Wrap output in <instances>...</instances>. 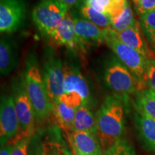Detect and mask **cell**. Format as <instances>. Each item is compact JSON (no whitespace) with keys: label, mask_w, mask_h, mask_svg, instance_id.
<instances>
[{"label":"cell","mask_w":155,"mask_h":155,"mask_svg":"<svg viewBox=\"0 0 155 155\" xmlns=\"http://www.w3.org/2000/svg\"><path fill=\"white\" fill-rule=\"evenodd\" d=\"M98 3L104 7L106 12L108 15L111 9L114 8L115 6L114 5L113 0H98Z\"/></svg>","instance_id":"f1b7e54d"},{"label":"cell","mask_w":155,"mask_h":155,"mask_svg":"<svg viewBox=\"0 0 155 155\" xmlns=\"http://www.w3.org/2000/svg\"><path fill=\"white\" fill-rule=\"evenodd\" d=\"M135 11L140 17L155 10V0H138L134 4Z\"/></svg>","instance_id":"484cf974"},{"label":"cell","mask_w":155,"mask_h":155,"mask_svg":"<svg viewBox=\"0 0 155 155\" xmlns=\"http://www.w3.org/2000/svg\"><path fill=\"white\" fill-rule=\"evenodd\" d=\"M17 55L15 45L9 37H3L0 42V72L3 76L9 75L17 66Z\"/></svg>","instance_id":"2e32d148"},{"label":"cell","mask_w":155,"mask_h":155,"mask_svg":"<svg viewBox=\"0 0 155 155\" xmlns=\"http://www.w3.org/2000/svg\"><path fill=\"white\" fill-rule=\"evenodd\" d=\"M111 28L119 32L133 26L137 22L134 17L133 11L130 5H127L119 14L110 18Z\"/></svg>","instance_id":"ffe728a7"},{"label":"cell","mask_w":155,"mask_h":155,"mask_svg":"<svg viewBox=\"0 0 155 155\" xmlns=\"http://www.w3.org/2000/svg\"><path fill=\"white\" fill-rule=\"evenodd\" d=\"M104 155H137L134 150L127 141L120 139L109 150L104 152Z\"/></svg>","instance_id":"603a6c76"},{"label":"cell","mask_w":155,"mask_h":155,"mask_svg":"<svg viewBox=\"0 0 155 155\" xmlns=\"http://www.w3.org/2000/svg\"><path fill=\"white\" fill-rule=\"evenodd\" d=\"M104 42L137 80L139 91L144 90L146 59L137 50L122 42L118 38L116 31L111 28L104 29Z\"/></svg>","instance_id":"5b68a950"},{"label":"cell","mask_w":155,"mask_h":155,"mask_svg":"<svg viewBox=\"0 0 155 155\" xmlns=\"http://www.w3.org/2000/svg\"><path fill=\"white\" fill-rule=\"evenodd\" d=\"M23 75L35 119L38 121L47 119L53 114V104L48 95L38 60L34 54H30L27 58Z\"/></svg>","instance_id":"7a4b0ae2"},{"label":"cell","mask_w":155,"mask_h":155,"mask_svg":"<svg viewBox=\"0 0 155 155\" xmlns=\"http://www.w3.org/2000/svg\"><path fill=\"white\" fill-rule=\"evenodd\" d=\"M113 2L115 7H121V8L125 7L127 5H129L127 0H113Z\"/></svg>","instance_id":"1f68e13d"},{"label":"cell","mask_w":155,"mask_h":155,"mask_svg":"<svg viewBox=\"0 0 155 155\" xmlns=\"http://www.w3.org/2000/svg\"><path fill=\"white\" fill-rule=\"evenodd\" d=\"M59 1H61L64 5L68 6L69 8H71V7H73V5H75L78 2V0H59Z\"/></svg>","instance_id":"d6a6232c"},{"label":"cell","mask_w":155,"mask_h":155,"mask_svg":"<svg viewBox=\"0 0 155 155\" xmlns=\"http://www.w3.org/2000/svg\"><path fill=\"white\" fill-rule=\"evenodd\" d=\"M28 155H50V144L42 142L36 137H32L29 146Z\"/></svg>","instance_id":"d4e9b609"},{"label":"cell","mask_w":155,"mask_h":155,"mask_svg":"<svg viewBox=\"0 0 155 155\" xmlns=\"http://www.w3.org/2000/svg\"><path fill=\"white\" fill-rule=\"evenodd\" d=\"M72 152H73V155H86V154H81V153H79L78 152H77V151H75L74 150H72Z\"/></svg>","instance_id":"e575fe53"},{"label":"cell","mask_w":155,"mask_h":155,"mask_svg":"<svg viewBox=\"0 0 155 155\" xmlns=\"http://www.w3.org/2000/svg\"><path fill=\"white\" fill-rule=\"evenodd\" d=\"M127 97L107 96L96 114L98 138L104 152L121 139L124 132V103Z\"/></svg>","instance_id":"6da1fadb"},{"label":"cell","mask_w":155,"mask_h":155,"mask_svg":"<svg viewBox=\"0 0 155 155\" xmlns=\"http://www.w3.org/2000/svg\"><path fill=\"white\" fill-rule=\"evenodd\" d=\"M140 23L138 21L127 30L117 32V36L122 42L137 50L145 59H155V54L152 51L141 32Z\"/></svg>","instance_id":"5bb4252c"},{"label":"cell","mask_w":155,"mask_h":155,"mask_svg":"<svg viewBox=\"0 0 155 155\" xmlns=\"http://www.w3.org/2000/svg\"><path fill=\"white\" fill-rule=\"evenodd\" d=\"M50 155H63L61 148L59 145L50 144Z\"/></svg>","instance_id":"f546056e"},{"label":"cell","mask_w":155,"mask_h":155,"mask_svg":"<svg viewBox=\"0 0 155 155\" xmlns=\"http://www.w3.org/2000/svg\"><path fill=\"white\" fill-rule=\"evenodd\" d=\"M19 124L12 95L2 96L0 106V137L4 145L17 137Z\"/></svg>","instance_id":"30bf717a"},{"label":"cell","mask_w":155,"mask_h":155,"mask_svg":"<svg viewBox=\"0 0 155 155\" xmlns=\"http://www.w3.org/2000/svg\"><path fill=\"white\" fill-rule=\"evenodd\" d=\"M24 0H0V31L12 33L22 26L25 19Z\"/></svg>","instance_id":"8fae6325"},{"label":"cell","mask_w":155,"mask_h":155,"mask_svg":"<svg viewBox=\"0 0 155 155\" xmlns=\"http://www.w3.org/2000/svg\"><path fill=\"white\" fill-rule=\"evenodd\" d=\"M139 23L147 40L155 45V10L141 16Z\"/></svg>","instance_id":"7402d4cb"},{"label":"cell","mask_w":155,"mask_h":155,"mask_svg":"<svg viewBox=\"0 0 155 155\" xmlns=\"http://www.w3.org/2000/svg\"><path fill=\"white\" fill-rule=\"evenodd\" d=\"M69 9L59 0H40L32 10V21L40 33L48 38L61 24Z\"/></svg>","instance_id":"52a82bcc"},{"label":"cell","mask_w":155,"mask_h":155,"mask_svg":"<svg viewBox=\"0 0 155 155\" xmlns=\"http://www.w3.org/2000/svg\"><path fill=\"white\" fill-rule=\"evenodd\" d=\"M79 14L81 17L90 21L103 30L111 28V20L108 15L100 12L84 3L81 4L79 7Z\"/></svg>","instance_id":"d6986e66"},{"label":"cell","mask_w":155,"mask_h":155,"mask_svg":"<svg viewBox=\"0 0 155 155\" xmlns=\"http://www.w3.org/2000/svg\"><path fill=\"white\" fill-rule=\"evenodd\" d=\"M136 108L155 119V98L145 90L140 91L136 97Z\"/></svg>","instance_id":"44dd1931"},{"label":"cell","mask_w":155,"mask_h":155,"mask_svg":"<svg viewBox=\"0 0 155 155\" xmlns=\"http://www.w3.org/2000/svg\"><path fill=\"white\" fill-rule=\"evenodd\" d=\"M103 80L117 96L127 97L139 91L138 83L132 73L116 56L106 60L103 69Z\"/></svg>","instance_id":"8992f818"},{"label":"cell","mask_w":155,"mask_h":155,"mask_svg":"<svg viewBox=\"0 0 155 155\" xmlns=\"http://www.w3.org/2000/svg\"><path fill=\"white\" fill-rule=\"evenodd\" d=\"M12 96L19 124V132L17 137L7 144H15L24 138H31L35 132V114L27 91L24 75H19L12 83Z\"/></svg>","instance_id":"3957f363"},{"label":"cell","mask_w":155,"mask_h":155,"mask_svg":"<svg viewBox=\"0 0 155 155\" xmlns=\"http://www.w3.org/2000/svg\"><path fill=\"white\" fill-rule=\"evenodd\" d=\"M86 131L98 137L96 117L88 106H81L76 109L75 119L71 131Z\"/></svg>","instance_id":"e0dca14e"},{"label":"cell","mask_w":155,"mask_h":155,"mask_svg":"<svg viewBox=\"0 0 155 155\" xmlns=\"http://www.w3.org/2000/svg\"><path fill=\"white\" fill-rule=\"evenodd\" d=\"M63 71L64 93L59 99L75 108L88 106L91 98V90L78 66L72 61H65Z\"/></svg>","instance_id":"277c9868"},{"label":"cell","mask_w":155,"mask_h":155,"mask_svg":"<svg viewBox=\"0 0 155 155\" xmlns=\"http://www.w3.org/2000/svg\"><path fill=\"white\" fill-rule=\"evenodd\" d=\"M72 15L76 35L87 50L91 46H98L104 42L103 29L83 17L75 16L73 13Z\"/></svg>","instance_id":"7c38bea8"},{"label":"cell","mask_w":155,"mask_h":155,"mask_svg":"<svg viewBox=\"0 0 155 155\" xmlns=\"http://www.w3.org/2000/svg\"><path fill=\"white\" fill-rule=\"evenodd\" d=\"M144 87L145 89L155 91V59L146 60Z\"/></svg>","instance_id":"cb8c5ba5"},{"label":"cell","mask_w":155,"mask_h":155,"mask_svg":"<svg viewBox=\"0 0 155 155\" xmlns=\"http://www.w3.org/2000/svg\"><path fill=\"white\" fill-rule=\"evenodd\" d=\"M71 149L86 155H104L98 137L86 131H68Z\"/></svg>","instance_id":"4fadbf2b"},{"label":"cell","mask_w":155,"mask_h":155,"mask_svg":"<svg viewBox=\"0 0 155 155\" xmlns=\"http://www.w3.org/2000/svg\"><path fill=\"white\" fill-rule=\"evenodd\" d=\"M83 3H84L87 6L92 7V8L95 9L97 11L100 12L108 15L107 12H106L104 7L98 3V0H83Z\"/></svg>","instance_id":"83f0119b"},{"label":"cell","mask_w":155,"mask_h":155,"mask_svg":"<svg viewBox=\"0 0 155 155\" xmlns=\"http://www.w3.org/2000/svg\"><path fill=\"white\" fill-rule=\"evenodd\" d=\"M53 114L55 123L65 131H71L75 119L76 109L58 99L53 103Z\"/></svg>","instance_id":"ac0fdd59"},{"label":"cell","mask_w":155,"mask_h":155,"mask_svg":"<svg viewBox=\"0 0 155 155\" xmlns=\"http://www.w3.org/2000/svg\"><path fill=\"white\" fill-rule=\"evenodd\" d=\"M52 48L65 47L73 53L85 54L87 49L76 35L72 13L68 12L57 28L48 37Z\"/></svg>","instance_id":"9c48e42d"},{"label":"cell","mask_w":155,"mask_h":155,"mask_svg":"<svg viewBox=\"0 0 155 155\" xmlns=\"http://www.w3.org/2000/svg\"><path fill=\"white\" fill-rule=\"evenodd\" d=\"M135 120L143 144L148 150L155 151V119L137 110Z\"/></svg>","instance_id":"9a60e30c"},{"label":"cell","mask_w":155,"mask_h":155,"mask_svg":"<svg viewBox=\"0 0 155 155\" xmlns=\"http://www.w3.org/2000/svg\"><path fill=\"white\" fill-rule=\"evenodd\" d=\"M13 148H14V144H7L5 146L2 147L0 155H12Z\"/></svg>","instance_id":"4dcf8cb0"},{"label":"cell","mask_w":155,"mask_h":155,"mask_svg":"<svg viewBox=\"0 0 155 155\" xmlns=\"http://www.w3.org/2000/svg\"><path fill=\"white\" fill-rule=\"evenodd\" d=\"M31 138H24L17 141L14 144L12 155H28Z\"/></svg>","instance_id":"4316f807"},{"label":"cell","mask_w":155,"mask_h":155,"mask_svg":"<svg viewBox=\"0 0 155 155\" xmlns=\"http://www.w3.org/2000/svg\"><path fill=\"white\" fill-rule=\"evenodd\" d=\"M145 91H146L147 94L150 95V96H151L154 98H155V91L150 90V89H145Z\"/></svg>","instance_id":"836d02e7"},{"label":"cell","mask_w":155,"mask_h":155,"mask_svg":"<svg viewBox=\"0 0 155 155\" xmlns=\"http://www.w3.org/2000/svg\"><path fill=\"white\" fill-rule=\"evenodd\" d=\"M41 71L48 95L53 103L64 93V71L63 63L51 46L44 49Z\"/></svg>","instance_id":"ba28073f"}]
</instances>
